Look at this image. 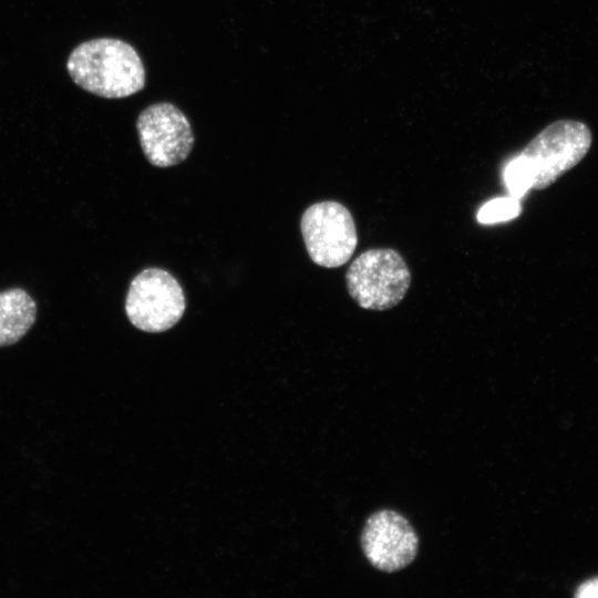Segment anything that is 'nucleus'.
Instances as JSON below:
<instances>
[{"label":"nucleus","mask_w":598,"mask_h":598,"mask_svg":"<svg viewBox=\"0 0 598 598\" xmlns=\"http://www.w3.org/2000/svg\"><path fill=\"white\" fill-rule=\"evenodd\" d=\"M66 69L83 90L106 99H123L145 85V69L127 42L100 38L85 41L70 54Z\"/></svg>","instance_id":"nucleus-1"},{"label":"nucleus","mask_w":598,"mask_h":598,"mask_svg":"<svg viewBox=\"0 0 598 598\" xmlns=\"http://www.w3.org/2000/svg\"><path fill=\"white\" fill-rule=\"evenodd\" d=\"M348 292L359 307L388 310L399 305L411 285L404 258L391 248H372L360 254L346 274Z\"/></svg>","instance_id":"nucleus-2"},{"label":"nucleus","mask_w":598,"mask_h":598,"mask_svg":"<svg viewBox=\"0 0 598 598\" xmlns=\"http://www.w3.org/2000/svg\"><path fill=\"white\" fill-rule=\"evenodd\" d=\"M590 145L591 133L586 124L561 120L545 127L517 156L530 176L532 188L545 189L576 166Z\"/></svg>","instance_id":"nucleus-3"},{"label":"nucleus","mask_w":598,"mask_h":598,"mask_svg":"<svg viewBox=\"0 0 598 598\" xmlns=\"http://www.w3.org/2000/svg\"><path fill=\"white\" fill-rule=\"evenodd\" d=\"M186 307L184 291L168 271L147 268L130 283L125 311L130 321L146 332H163L175 326Z\"/></svg>","instance_id":"nucleus-4"},{"label":"nucleus","mask_w":598,"mask_h":598,"mask_svg":"<svg viewBox=\"0 0 598 598\" xmlns=\"http://www.w3.org/2000/svg\"><path fill=\"white\" fill-rule=\"evenodd\" d=\"M300 229L309 257L321 267L344 265L358 244L350 210L334 200L309 206L301 216Z\"/></svg>","instance_id":"nucleus-5"},{"label":"nucleus","mask_w":598,"mask_h":598,"mask_svg":"<svg viewBox=\"0 0 598 598\" xmlns=\"http://www.w3.org/2000/svg\"><path fill=\"white\" fill-rule=\"evenodd\" d=\"M142 151L157 167H169L185 161L194 145L192 125L186 115L169 102L145 107L136 120Z\"/></svg>","instance_id":"nucleus-6"},{"label":"nucleus","mask_w":598,"mask_h":598,"mask_svg":"<svg viewBox=\"0 0 598 598\" xmlns=\"http://www.w3.org/2000/svg\"><path fill=\"white\" fill-rule=\"evenodd\" d=\"M367 560L378 570L399 571L409 566L419 550V536L411 523L393 509L371 514L360 536Z\"/></svg>","instance_id":"nucleus-7"},{"label":"nucleus","mask_w":598,"mask_h":598,"mask_svg":"<svg viewBox=\"0 0 598 598\" xmlns=\"http://www.w3.org/2000/svg\"><path fill=\"white\" fill-rule=\"evenodd\" d=\"M37 306L20 288L0 292V347L19 341L35 321Z\"/></svg>","instance_id":"nucleus-8"},{"label":"nucleus","mask_w":598,"mask_h":598,"mask_svg":"<svg viewBox=\"0 0 598 598\" xmlns=\"http://www.w3.org/2000/svg\"><path fill=\"white\" fill-rule=\"evenodd\" d=\"M522 212L519 199L498 197L485 203L477 213L481 224H496L516 218Z\"/></svg>","instance_id":"nucleus-9"},{"label":"nucleus","mask_w":598,"mask_h":598,"mask_svg":"<svg viewBox=\"0 0 598 598\" xmlns=\"http://www.w3.org/2000/svg\"><path fill=\"white\" fill-rule=\"evenodd\" d=\"M504 181L509 195L517 199L532 188L530 176L517 155L506 164Z\"/></svg>","instance_id":"nucleus-10"},{"label":"nucleus","mask_w":598,"mask_h":598,"mask_svg":"<svg viewBox=\"0 0 598 598\" xmlns=\"http://www.w3.org/2000/svg\"><path fill=\"white\" fill-rule=\"evenodd\" d=\"M578 598H598V578L582 582L577 591Z\"/></svg>","instance_id":"nucleus-11"}]
</instances>
